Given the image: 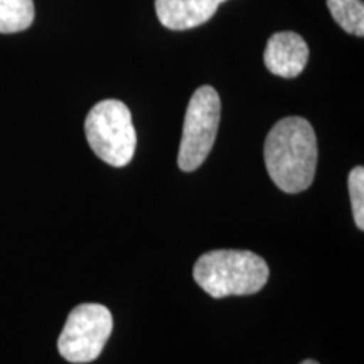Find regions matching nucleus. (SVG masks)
Listing matches in <instances>:
<instances>
[{"label": "nucleus", "mask_w": 364, "mask_h": 364, "mask_svg": "<svg viewBox=\"0 0 364 364\" xmlns=\"http://www.w3.org/2000/svg\"><path fill=\"white\" fill-rule=\"evenodd\" d=\"M263 156L277 188L289 194L304 193L311 188L317 169L316 132L306 118H284L267 135Z\"/></svg>", "instance_id": "1"}, {"label": "nucleus", "mask_w": 364, "mask_h": 364, "mask_svg": "<svg viewBox=\"0 0 364 364\" xmlns=\"http://www.w3.org/2000/svg\"><path fill=\"white\" fill-rule=\"evenodd\" d=\"M268 265L248 250H213L198 258L194 280L213 299L260 292L268 282Z\"/></svg>", "instance_id": "2"}, {"label": "nucleus", "mask_w": 364, "mask_h": 364, "mask_svg": "<svg viewBox=\"0 0 364 364\" xmlns=\"http://www.w3.org/2000/svg\"><path fill=\"white\" fill-rule=\"evenodd\" d=\"M90 147L113 167L129 166L136 149V132L129 107L120 100H103L91 108L85 120Z\"/></svg>", "instance_id": "3"}, {"label": "nucleus", "mask_w": 364, "mask_h": 364, "mask_svg": "<svg viewBox=\"0 0 364 364\" xmlns=\"http://www.w3.org/2000/svg\"><path fill=\"white\" fill-rule=\"evenodd\" d=\"M221 117V100L213 86H201L189 100L177 166L193 172L203 166L215 145Z\"/></svg>", "instance_id": "4"}, {"label": "nucleus", "mask_w": 364, "mask_h": 364, "mask_svg": "<svg viewBox=\"0 0 364 364\" xmlns=\"http://www.w3.org/2000/svg\"><path fill=\"white\" fill-rule=\"evenodd\" d=\"M113 331V317L102 304H81L70 312L58 339V351L66 361L85 364L102 354Z\"/></svg>", "instance_id": "5"}, {"label": "nucleus", "mask_w": 364, "mask_h": 364, "mask_svg": "<svg viewBox=\"0 0 364 364\" xmlns=\"http://www.w3.org/2000/svg\"><path fill=\"white\" fill-rule=\"evenodd\" d=\"M265 66L280 78H297L309 59V48L302 36L292 31H282L268 39L265 54Z\"/></svg>", "instance_id": "6"}, {"label": "nucleus", "mask_w": 364, "mask_h": 364, "mask_svg": "<svg viewBox=\"0 0 364 364\" xmlns=\"http://www.w3.org/2000/svg\"><path fill=\"white\" fill-rule=\"evenodd\" d=\"M226 0H156V12L164 27L188 31L204 24Z\"/></svg>", "instance_id": "7"}, {"label": "nucleus", "mask_w": 364, "mask_h": 364, "mask_svg": "<svg viewBox=\"0 0 364 364\" xmlns=\"http://www.w3.org/2000/svg\"><path fill=\"white\" fill-rule=\"evenodd\" d=\"M33 22V0H0V34L21 33Z\"/></svg>", "instance_id": "8"}, {"label": "nucleus", "mask_w": 364, "mask_h": 364, "mask_svg": "<svg viewBox=\"0 0 364 364\" xmlns=\"http://www.w3.org/2000/svg\"><path fill=\"white\" fill-rule=\"evenodd\" d=\"M332 19L346 33L363 38L364 36V4L361 0H327Z\"/></svg>", "instance_id": "9"}, {"label": "nucleus", "mask_w": 364, "mask_h": 364, "mask_svg": "<svg viewBox=\"0 0 364 364\" xmlns=\"http://www.w3.org/2000/svg\"><path fill=\"white\" fill-rule=\"evenodd\" d=\"M348 188L349 198H351L353 204L354 223H356L359 230H364V169L361 166L354 167V169L349 172Z\"/></svg>", "instance_id": "10"}, {"label": "nucleus", "mask_w": 364, "mask_h": 364, "mask_svg": "<svg viewBox=\"0 0 364 364\" xmlns=\"http://www.w3.org/2000/svg\"><path fill=\"white\" fill-rule=\"evenodd\" d=\"M300 364H318L317 361H312V359H307V361H302Z\"/></svg>", "instance_id": "11"}]
</instances>
